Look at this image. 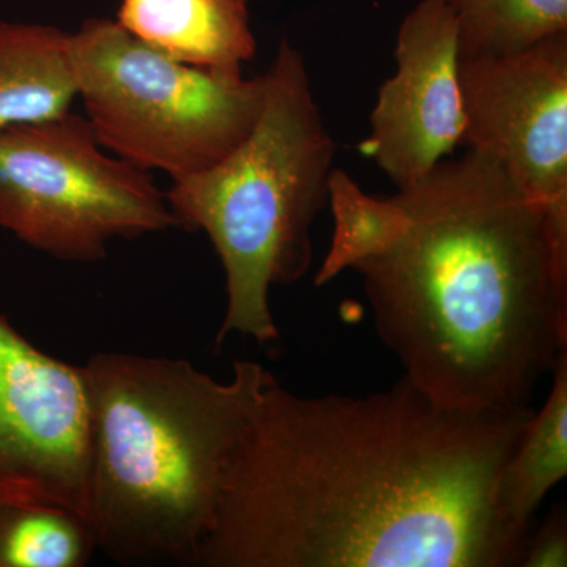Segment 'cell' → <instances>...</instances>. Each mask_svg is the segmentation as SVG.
Listing matches in <instances>:
<instances>
[{
  "mask_svg": "<svg viewBox=\"0 0 567 567\" xmlns=\"http://www.w3.org/2000/svg\"><path fill=\"white\" fill-rule=\"evenodd\" d=\"M87 511L96 547L128 566H197L224 476L271 374L234 363L219 382L178 358L96 353Z\"/></svg>",
  "mask_w": 567,
  "mask_h": 567,
  "instance_id": "cell-3",
  "label": "cell"
},
{
  "mask_svg": "<svg viewBox=\"0 0 567 567\" xmlns=\"http://www.w3.org/2000/svg\"><path fill=\"white\" fill-rule=\"evenodd\" d=\"M69 43L54 25L0 21V128L70 112L78 91Z\"/></svg>",
  "mask_w": 567,
  "mask_h": 567,
  "instance_id": "cell-11",
  "label": "cell"
},
{
  "mask_svg": "<svg viewBox=\"0 0 567 567\" xmlns=\"http://www.w3.org/2000/svg\"><path fill=\"white\" fill-rule=\"evenodd\" d=\"M398 70L380 87L371 133L361 144L398 189L420 182L462 144L457 25L439 0H421L395 40Z\"/></svg>",
  "mask_w": 567,
  "mask_h": 567,
  "instance_id": "cell-9",
  "label": "cell"
},
{
  "mask_svg": "<svg viewBox=\"0 0 567 567\" xmlns=\"http://www.w3.org/2000/svg\"><path fill=\"white\" fill-rule=\"evenodd\" d=\"M535 410L462 412L402 377L303 395L275 375L224 476L200 567H505L495 487Z\"/></svg>",
  "mask_w": 567,
  "mask_h": 567,
  "instance_id": "cell-1",
  "label": "cell"
},
{
  "mask_svg": "<svg viewBox=\"0 0 567 567\" xmlns=\"http://www.w3.org/2000/svg\"><path fill=\"white\" fill-rule=\"evenodd\" d=\"M551 375L546 402L529 417L496 481V513L524 540L544 498L567 475V350Z\"/></svg>",
  "mask_w": 567,
  "mask_h": 567,
  "instance_id": "cell-12",
  "label": "cell"
},
{
  "mask_svg": "<svg viewBox=\"0 0 567 567\" xmlns=\"http://www.w3.org/2000/svg\"><path fill=\"white\" fill-rule=\"evenodd\" d=\"M96 550L87 518L73 507L0 491V567H82Z\"/></svg>",
  "mask_w": 567,
  "mask_h": 567,
  "instance_id": "cell-13",
  "label": "cell"
},
{
  "mask_svg": "<svg viewBox=\"0 0 567 567\" xmlns=\"http://www.w3.org/2000/svg\"><path fill=\"white\" fill-rule=\"evenodd\" d=\"M518 566L566 567L567 520L565 507H557L533 539L525 540Z\"/></svg>",
  "mask_w": 567,
  "mask_h": 567,
  "instance_id": "cell-15",
  "label": "cell"
},
{
  "mask_svg": "<svg viewBox=\"0 0 567 567\" xmlns=\"http://www.w3.org/2000/svg\"><path fill=\"white\" fill-rule=\"evenodd\" d=\"M91 393L84 365L43 352L0 315V491L87 511Z\"/></svg>",
  "mask_w": 567,
  "mask_h": 567,
  "instance_id": "cell-8",
  "label": "cell"
},
{
  "mask_svg": "<svg viewBox=\"0 0 567 567\" xmlns=\"http://www.w3.org/2000/svg\"><path fill=\"white\" fill-rule=\"evenodd\" d=\"M115 21L144 43L200 69L241 73L256 54L246 0H122Z\"/></svg>",
  "mask_w": 567,
  "mask_h": 567,
  "instance_id": "cell-10",
  "label": "cell"
},
{
  "mask_svg": "<svg viewBox=\"0 0 567 567\" xmlns=\"http://www.w3.org/2000/svg\"><path fill=\"white\" fill-rule=\"evenodd\" d=\"M0 227L65 262H99L117 238L178 227L151 174L112 155L87 118L0 128Z\"/></svg>",
  "mask_w": 567,
  "mask_h": 567,
  "instance_id": "cell-6",
  "label": "cell"
},
{
  "mask_svg": "<svg viewBox=\"0 0 567 567\" xmlns=\"http://www.w3.org/2000/svg\"><path fill=\"white\" fill-rule=\"evenodd\" d=\"M78 96L100 144L173 182L210 169L256 125L267 80L189 65L92 18L70 33Z\"/></svg>",
  "mask_w": 567,
  "mask_h": 567,
  "instance_id": "cell-5",
  "label": "cell"
},
{
  "mask_svg": "<svg viewBox=\"0 0 567 567\" xmlns=\"http://www.w3.org/2000/svg\"><path fill=\"white\" fill-rule=\"evenodd\" d=\"M462 144L492 156L546 216L567 260V32L458 62Z\"/></svg>",
  "mask_w": 567,
  "mask_h": 567,
  "instance_id": "cell-7",
  "label": "cell"
},
{
  "mask_svg": "<svg viewBox=\"0 0 567 567\" xmlns=\"http://www.w3.org/2000/svg\"><path fill=\"white\" fill-rule=\"evenodd\" d=\"M383 204L353 270L404 379L462 412L528 406L567 350V260L543 208L472 148Z\"/></svg>",
  "mask_w": 567,
  "mask_h": 567,
  "instance_id": "cell-2",
  "label": "cell"
},
{
  "mask_svg": "<svg viewBox=\"0 0 567 567\" xmlns=\"http://www.w3.org/2000/svg\"><path fill=\"white\" fill-rule=\"evenodd\" d=\"M265 80L262 112L248 136L166 193L178 227L207 234L221 260L227 305L218 346L230 334L260 346L279 338L271 287L308 274L312 226L330 199L334 142L301 52L282 40Z\"/></svg>",
  "mask_w": 567,
  "mask_h": 567,
  "instance_id": "cell-4",
  "label": "cell"
},
{
  "mask_svg": "<svg viewBox=\"0 0 567 567\" xmlns=\"http://www.w3.org/2000/svg\"><path fill=\"white\" fill-rule=\"evenodd\" d=\"M457 25L461 59L525 50L567 32V0H439Z\"/></svg>",
  "mask_w": 567,
  "mask_h": 567,
  "instance_id": "cell-14",
  "label": "cell"
}]
</instances>
